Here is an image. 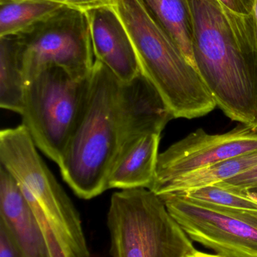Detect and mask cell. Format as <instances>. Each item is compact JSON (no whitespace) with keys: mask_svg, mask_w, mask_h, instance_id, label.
Wrapping results in <instances>:
<instances>
[{"mask_svg":"<svg viewBox=\"0 0 257 257\" xmlns=\"http://www.w3.org/2000/svg\"><path fill=\"white\" fill-rule=\"evenodd\" d=\"M186 257H226L220 254H211V253H204L195 249L191 253L187 254Z\"/></svg>","mask_w":257,"mask_h":257,"instance_id":"22","label":"cell"},{"mask_svg":"<svg viewBox=\"0 0 257 257\" xmlns=\"http://www.w3.org/2000/svg\"><path fill=\"white\" fill-rule=\"evenodd\" d=\"M248 193V194L251 196L253 199H256L257 201V185L253 186V187H250V188L246 190Z\"/></svg>","mask_w":257,"mask_h":257,"instance_id":"23","label":"cell"},{"mask_svg":"<svg viewBox=\"0 0 257 257\" xmlns=\"http://www.w3.org/2000/svg\"><path fill=\"white\" fill-rule=\"evenodd\" d=\"M253 15H254L255 27H256L257 39V0L255 2L254 9H253Z\"/></svg>","mask_w":257,"mask_h":257,"instance_id":"24","label":"cell"},{"mask_svg":"<svg viewBox=\"0 0 257 257\" xmlns=\"http://www.w3.org/2000/svg\"><path fill=\"white\" fill-rule=\"evenodd\" d=\"M42 1L56 3L60 6L72 8L84 12L100 6L112 4V0H42Z\"/></svg>","mask_w":257,"mask_h":257,"instance_id":"19","label":"cell"},{"mask_svg":"<svg viewBox=\"0 0 257 257\" xmlns=\"http://www.w3.org/2000/svg\"><path fill=\"white\" fill-rule=\"evenodd\" d=\"M157 24L172 38L184 57L196 68L193 55L194 26L189 0H140ZM197 69V68H196Z\"/></svg>","mask_w":257,"mask_h":257,"instance_id":"13","label":"cell"},{"mask_svg":"<svg viewBox=\"0 0 257 257\" xmlns=\"http://www.w3.org/2000/svg\"><path fill=\"white\" fill-rule=\"evenodd\" d=\"M195 63L231 120L257 127V39L254 15L235 13L219 0H189Z\"/></svg>","mask_w":257,"mask_h":257,"instance_id":"2","label":"cell"},{"mask_svg":"<svg viewBox=\"0 0 257 257\" xmlns=\"http://www.w3.org/2000/svg\"><path fill=\"white\" fill-rule=\"evenodd\" d=\"M26 81L18 36L0 37V106L22 114Z\"/></svg>","mask_w":257,"mask_h":257,"instance_id":"15","label":"cell"},{"mask_svg":"<svg viewBox=\"0 0 257 257\" xmlns=\"http://www.w3.org/2000/svg\"><path fill=\"white\" fill-rule=\"evenodd\" d=\"M113 257H186L193 241L147 188L113 193L107 214Z\"/></svg>","mask_w":257,"mask_h":257,"instance_id":"5","label":"cell"},{"mask_svg":"<svg viewBox=\"0 0 257 257\" xmlns=\"http://www.w3.org/2000/svg\"><path fill=\"white\" fill-rule=\"evenodd\" d=\"M94 54L119 80L128 82L142 73L129 34L112 5L85 12Z\"/></svg>","mask_w":257,"mask_h":257,"instance_id":"10","label":"cell"},{"mask_svg":"<svg viewBox=\"0 0 257 257\" xmlns=\"http://www.w3.org/2000/svg\"><path fill=\"white\" fill-rule=\"evenodd\" d=\"M37 149L24 125L0 132V166L28 202L50 257H91L79 214Z\"/></svg>","mask_w":257,"mask_h":257,"instance_id":"3","label":"cell"},{"mask_svg":"<svg viewBox=\"0 0 257 257\" xmlns=\"http://www.w3.org/2000/svg\"><path fill=\"white\" fill-rule=\"evenodd\" d=\"M62 6L42 0H0V37L19 34Z\"/></svg>","mask_w":257,"mask_h":257,"instance_id":"16","label":"cell"},{"mask_svg":"<svg viewBox=\"0 0 257 257\" xmlns=\"http://www.w3.org/2000/svg\"><path fill=\"white\" fill-rule=\"evenodd\" d=\"M27 83L49 66H58L76 79L90 76L95 60L85 12L62 6L16 35Z\"/></svg>","mask_w":257,"mask_h":257,"instance_id":"7","label":"cell"},{"mask_svg":"<svg viewBox=\"0 0 257 257\" xmlns=\"http://www.w3.org/2000/svg\"><path fill=\"white\" fill-rule=\"evenodd\" d=\"M172 194L183 195L193 200L224 208L257 211V201L247 190L232 187L224 181Z\"/></svg>","mask_w":257,"mask_h":257,"instance_id":"17","label":"cell"},{"mask_svg":"<svg viewBox=\"0 0 257 257\" xmlns=\"http://www.w3.org/2000/svg\"><path fill=\"white\" fill-rule=\"evenodd\" d=\"M0 257H27L9 226L0 219Z\"/></svg>","mask_w":257,"mask_h":257,"instance_id":"18","label":"cell"},{"mask_svg":"<svg viewBox=\"0 0 257 257\" xmlns=\"http://www.w3.org/2000/svg\"><path fill=\"white\" fill-rule=\"evenodd\" d=\"M257 166V150L214 166L178 177L167 182L152 186V190L157 196L183 193L209 184L222 182L244 173Z\"/></svg>","mask_w":257,"mask_h":257,"instance_id":"14","label":"cell"},{"mask_svg":"<svg viewBox=\"0 0 257 257\" xmlns=\"http://www.w3.org/2000/svg\"><path fill=\"white\" fill-rule=\"evenodd\" d=\"M256 150L257 127L241 124L214 135L199 128L159 154L151 187Z\"/></svg>","mask_w":257,"mask_h":257,"instance_id":"9","label":"cell"},{"mask_svg":"<svg viewBox=\"0 0 257 257\" xmlns=\"http://www.w3.org/2000/svg\"><path fill=\"white\" fill-rule=\"evenodd\" d=\"M174 119L143 73L119 80L95 60L81 118L58 164L63 179L81 199L108 190V180L125 148L135 138L162 132Z\"/></svg>","mask_w":257,"mask_h":257,"instance_id":"1","label":"cell"},{"mask_svg":"<svg viewBox=\"0 0 257 257\" xmlns=\"http://www.w3.org/2000/svg\"><path fill=\"white\" fill-rule=\"evenodd\" d=\"M137 53L141 72L174 118L203 117L217 106L199 71L140 0H112Z\"/></svg>","mask_w":257,"mask_h":257,"instance_id":"4","label":"cell"},{"mask_svg":"<svg viewBox=\"0 0 257 257\" xmlns=\"http://www.w3.org/2000/svg\"><path fill=\"white\" fill-rule=\"evenodd\" d=\"M0 219L27 257H50L37 220L10 173L0 166Z\"/></svg>","mask_w":257,"mask_h":257,"instance_id":"11","label":"cell"},{"mask_svg":"<svg viewBox=\"0 0 257 257\" xmlns=\"http://www.w3.org/2000/svg\"><path fill=\"white\" fill-rule=\"evenodd\" d=\"M161 132L145 133L131 141L113 167L109 189H149L155 180Z\"/></svg>","mask_w":257,"mask_h":257,"instance_id":"12","label":"cell"},{"mask_svg":"<svg viewBox=\"0 0 257 257\" xmlns=\"http://www.w3.org/2000/svg\"><path fill=\"white\" fill-rule=\"evenodd\" d=\"M229 10L243 15H250L253 13L256 0H219Z\"/></svg>","mask_w":257,"mask_h":257,"instance_id":"21","label":"cell"},{"mask_svg":"<svg viewBox=\"0 0 257 257\" xmlns=\"http://www.w3.org/2000/svg\"><path fill=\"white\" fill-rule=\"evenodd\" d=\"M192 241L226 257H257V211L235 209L189 199L159 196Z\"/></svg>","mask_w":257,"mask_h":257,"instance_id":"8","label":"cell"},{"mask_svg":"<svg viewBox=\"0 0 257 257\" xmlns=\"http://www.w3.org/2000/svg\"><path fill=\"white\" fill-rule=\"evenodd\" d=\"M229 185L241 190H247L257 185V166L234 178L224 181Z\"/></svg>","mask_w":257,"mask_h":257,"instance_id":"20","label":"cell"},{"mask_svg":"<svg viewBox=\"0 0 257 257\" xmlns=\"http://www.w3.org/2000/svg\"><path fill=\"white\" fill-rule=\"evenodd\" d=\"M90 76L76 79L62 68L49 66L26 86L22 124L38 149L57 166L82 114Z\"/></svg>","mask_w":257,"mask_h":257,"instance_id":"6","label":"cell"}]
</instances>
